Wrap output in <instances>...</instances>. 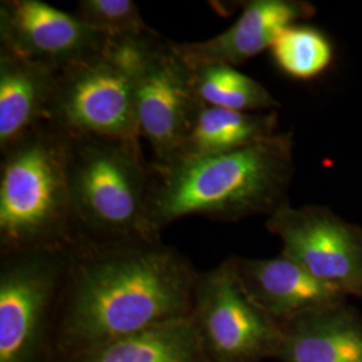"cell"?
Masks as SVG:
<instances>
[{"label": "cell", "mask_w": 362, "mask_h": 362, "mask_svg": "<svg viewBox=\"0 0 362 362\" xmlns=\"http://www.w3.org/2000/svg\"><path fill=\"white\" fill-rule=\"evenodd\" d=\"M199 272L161 238L79 240L69 250L50 362L191 317Z\"/></svg>", "instance_id": "6da1fadb"}, {"label": "cell", "mask_w": 362, "mask_h": 362, "mask_svg": "<svg viewBox=\"0 0 362 362\" xmlns=\"http://www.w3.org/2000/svg\"><path fill=\"white\" fill-rule=\"evenodd\" d=\"M69 141L66 132L45 122L1 151L0 254L77 243Z\"/></svg>", "instance_id": "3957f363"}, {"label": "cell", "mask_w": 362, "mask_h": 362, "mask_svg": "<svg viewBox=\"0 0 362 362\" xmlns=\"http://www.w3.org/2000/svg\"><path fill=\"white\" fill-rule=\"evenodd\" d=\"M266 228L282 243V254L317 279L362 300V227L321 206L288 202L267 218Z\"/></svg>", "instance_id": "9c48e42d"}, {"label": "cell", "mask_w": 362, "mask_h": 362, "mask_svg": "<svg viewBox=\"0 0 362 362\" xmlns=\"http://www.w3.org/2000/svg\"><path fill=\"white\" fill-rule=\"evenodd\" d=\"M69 362H206L191 317L117 338Z\"/></svg>", "instance_id": "9a60e30c"}, {"label": "cell", "mask_w": 362, "mask_h": 362, "mask_svg": "<svg viewBox=\"0 0 362 362\" xmlns=\"http://www.w3.org/2000/svg\"><path fill=\"white\" fill-rule=\"evenodd\" d=\"M231 260L247 297L278 325L348 302L342 293L284 254L264 259L231 257Z\"/></svg>", "instance_id": "7c38bea8"}, {"label": "cell", "mask_w": 362, "mask_h": 362, "mask_svg": "<svg viewBox=\"0 0 362 362\" xmlns=\"http://www.w3.org/2000/svg\"><path fill=\"white\" fill-rule=\"evenodd\" d=\"M279 326L276 362H362V314L348 302Z\"/></svg>", "instance_id": "4fadbf2b"}, {"label": "cell", "mask_w": 362, "mask_h": 362, "mask_svg": "<svg viewBox=\"0 0 362 362\" xmlns=\"http://www.w3.org/2000/svg\"><path fill=\"white\" fill-rule=\"evenodd\" d=\"M293 175L294 143L288 133L227 153L187 157L169 165L152 163L149 226L160 235L185 216L269 218L288 202Z\"/></svg>", "instance_id": "7a4b0ae2"}, {"label": "cell", "mask_w": 362, "mask_h": 362, "mask_svg": "<svg viewBox=\"0 0 362 362\" xmlns=\"http://www.w3.org/2000/svg\"><path fill=\"white\" fill-rule=\"evenodd\" d=\"M191 320L206 362L275 361L281 326L247 297L231 257L199 272Z\"/></svg>", "instance_id": "52a82bcc"}, {"label": "cell", "mask_w": 362, "mask_h": 362, "mask_svg": "<svg viewBox=\"0 0 362 362\" xmlns=\"http://www.w3.org/2000/svg\"><path fill=\"white\" fill-rule=\"evenodd\" d=\"M69 250L0 254V362H50Z\"/></svg>", "instance_id": "8992f818"}, {"label": "cell", "mask_w": 362, "mask_h": 362, "mask_svg": "<svg viewBox=\"0 0 362 362\" xmlns=\"http://www.w3.org/2000/svg\"><path fill=\"white\" fill-rule=\"evenodd\" d=\"M314 13V6L303 0H251L233 26L223 33L199 42H172V47L192 70L211 65L235 67L270 50L284 28Z\"/></svg>", "instance_id": "8fae6325"}, {"label": "cell", "mask_w": 362, "mask_h": 362, "mask_svg": "<svg viewBox=\"0 0 362 362\" xmlns=\"http://www.w3.org/2000/svg\"><path fill=\"white\" fill-rule=\"evenodd\" d=\"M203 106L194 70L173 50L172 40L157 35L146 47L136 90L139 136L149 145L155 165L180 160Z\"/></svg>", "instance_id": "ba28073f"}, {"label": "cell", "mask_w": 362, "mask_h": 362, "mask_svg": "<svg viewBox=\"0 0 362 362\" xmlns=\"http://www.w3.org/2000/svg\"><path fill=\"white\" fill-rule=\"evenodd\" d=\"M276 129L278 115L275 112L245 113L204 105L181 158L243 149L270 139L279 133Z\"/></svg>", "instance_id": "2e32d148"}, {"label": "cell", "mask_w": 362, "mask_h": 362, "mask_svg": "<svg viewBox=\"0 0 362 362\" xmlns=\"http://www.w3.org/2000/svg\"><path fill=\"white\" fill-rule=\"evenodd\" d=\"M57 71L0 49V151L47 122Z\"/></svg>", "instance_id": "5bb4252c"}, {"label": "cell", "mask_w": 362, "mask_h": 362, "mask_svg": "<svg viewBox=\"0 0 362 362\" xmlns=\"http://www.w3.org/2000/svg\"><path fill=\"white\" fill-rule=\"evenodd\" d=\"M157 35L109 39L100 52L57 71L47 122L70 136L140 140L136 90L146 47Z\"/></svg>", "instance_id": "5b68a950"}, {"label": "cell", "mask_w": 362, "mask_h": 362, "mask_svg": "<svg viewBox=\"0 0 362 362\" xmlns=\"http://www.w3.org/2000/svg\"><path fill=\"white\" fill-rule=\"evenodd\" d=\"M272 59L286 76L309 81L321 76L333 62V46L315 27L294 23L284 28L270 47Z\"/></svg>", "instance_id": "ac0fdd59"}, {"label": "cell", "mask_w": 362, "mask_h": 362, "mask_svg": "<svg viewBox=\"0 0 362 362\" xmlns=\"http://www.w3.org/2000/svg\"><path fill=\"white\" fill-rule=\"evenodd\" d=\"M78 18L107 39L146 38L157 35L130 0H81Z\"/></svg>", "instance_id": "d6986e66"}, {"label": "cell", "mask_w": 362, "mask_h": 362, "mask_svg": "<svg viewBox=\"0 0 362 362\" xmlns=\"http://www.w3.org/2000/svg\"><path fill=\"white\" fill-rule=\"evenodd\" d=\"M194 89L206 106L233 112L263 113L279 107L278 100L254 78L233 66L211 65L194 70Z\"/></svg>", "instance_id": "e0dca14e"}, {"label": "cell", "mask_w": 362, "mask_h": 362, "mask_svg": "<svg viewBox=\"0 0 362 362\" xmlns=\"http://www.w3.org/2000/svg\"><path fill=\"white\" fill-rule=\"evenodd\" d=\"M107 40L77 15L61 11L45 1H0V49L54 71L100 52Z\"/></svg>", "instance_id": "30bf717a"}, {"label": "cell", "mask_w": 362, "mask_h": 362, "mask_svg": "<svg viewBox=\"0 0 362 362\" xmlns=\"http://www.w3.org/2000/svg\"><path fill=\"white\" fill-rule=\"evenodd\" d=\"M69 137L67 179L78 242L161 238L148 219L152 163L140 140Z\"/></svg>", "instance_id": "277c9868"}]
</instances>
